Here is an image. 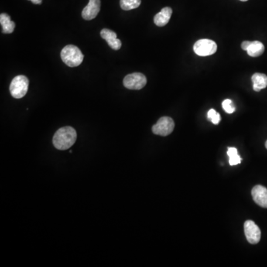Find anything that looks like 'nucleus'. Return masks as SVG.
<instances>
[{"mask_svg": "<svg viewBox=\"0 0 267 267\" xmlns=\"http://www.w3.org/2000/svg\"><path fill=\"white\" fill-rule=\"evenodd\" d=\"M222 107L224 108V111L228 114H232L235 111V107L233 105L232 101L230 99H227L222 103Z\"/></svg>", "mask_w": 267, "mask_h": 267, "instance_id": "nucleus-17", "label": "nucleus"}, {"mask_svg": "<svg viewBox=\"0 0 267 267\" xmlns=\"http://www.w3.org/2000/svg\"><path fill=\"white\" fill-rule=\"evenodd\" d=\"M195 53L200 56H210L217 52V44L211 39H200L194 45Z\"/></svg>", "mask_w": 267, "mask_h": 267, "instance_id": "nucleus-4", "label": "nucleus"}, {"mask_svg": "<svg viewBox=\"0 0 267 267\" xmlns=\"http://www.w3.org/2000/svg\"><path fill=\"white\" fill-rule=\"evenodd\" d=\"M240 1H241V2H247L248 0H240Z\"/></svg>", "mask_w": 267, "mask_h": 267, "instance_id": "nucleus-22", "label": "nucleus"}, {"mask_svg": "<svg viewBox=\"0 0 267 267\" xmlns=\"http://www.w3.org/2000/svg\"><path fill=\"white\" fill-rule=\"evenodd\" d=\"M100 36L108 42V46L114 50H119L122 46V42L117 38V34L111 30L104 28L100 32Z\"/></svg>", "mask_w": 267, "mask_h": 267, "instance_id": "nucleus-10", "label": "nucleus"}, {"mask_svg": "<svg viewBox=\"0 0 267 267\" xmlns=\"http://www.w3.org/2000/svg\"><path fill=\"white\" fill-rule=\"evenodd\" d=\"M172 9L169 7L162 8L160 12L158 13L154 18L155 25L159 27L165 26L170 20L172 17Z\"/></svg>", "mask_w": 267, "mask_h": 267, "instance_id": "nucleus-11", "label": "nucleus"}, {"mask_svg": "<svg viewBox=\"0 0 267 267\" xmlns=\"http://www.w3.org/2000/svg\"><path fill=\"white\" fill-rule=\"evenodd\" d=\"M254 91H260L267 87V76L264 73H255L251 77Z\"/></svg>", "mask_w": 267, "mask_h": 267, "instance_id": "nucleus-12", "label": "nucleus"}, {"mask_svg": "<svg viewBox=\"0 0 267 267\" xmlns=\"http://www.w3.org/2000/svg\"><path fill=\"white\" fill-rule=\"evenodd\" d=\"M29 81L25 76L19 75L14 77L10 85V92L14 98L20 99L28 92Z\"/></svg>", "mask_w": 267, "mask_h": 267, "instance_id": "nucleus-3", "label": "nucleus"}, {"mask_svg": "<svg viewBox=\"0 0 267 267\" xmlns=\"http://www.w3.org/2000/svg\"><path fill=\"white\" fill-rule=\"evenodd\" d=\"M265 146H266V148H267V142H266Z\"/></svg>", "mask_w": 267, "mask_h": 267, "instance_id": "nucleus-23", "label": "nucleus"}, {"mask_svg": "<svg viewBox=\"0 0 267 267\" xmlns=\"http://www.w3.org/2000/svg\"><path fill=\"white\" fill-rule=\"evenodd\" d=\"M207 117L214 125H217L220 123V120H221L220 114L217 113L215 110L213 109V108L208 111Z\"/></svg>", "mask_w": 267, "mask_h": 267, "instance_id": "nucleus-16", "label": "nucleus"}, {"mask_svg": "<svg viewBox=\"0 0 267 267\" xmlns=\"http://www.w3.org/2000/svg\"><path fill=\"white\" fill-rule=\"evenodd\" d=\"M0 23L2 27V33L11 34L15 28V22L11 20V18L7 14H1L0 15Z\"/></svg>", "mask_w": 267, "mask_h": 267, "instance_id": "nucleus-14", "label": "nucleus"}, {"mask_svg": "<svg viewBox=\"0 0 267 267\" xmlns=\"http://www.w3.org/2000/svg\"><path fill=\"white\" fill-rule=\"evenodd\" d=\"M77 137L74 128L71 126L63 127L55 133L53 138V145L58 150H67L75 143Z\"/></svg>", "mask_w": 267, "mask_h": 267, "instance_id": "nucleus-1", "label": "nucleus"}, {"mask_svg": "<svg viewBox=\"0 0 267 267\" xmlns=\"http://www.w3.org/2000/svg\"><path fill=\"white\" fill-rule=\"evenodd\" d=\"M251 196L254 201L263 208H267V189L261 185H257L251 189Z\"/></svg>", "mask_w": 267, "mask_h": 267, "instance_id": "nucleus-9", "label": "nucleus"}, {"mask_svg": "<svg viewBox=\"0 0 267 267\" xmlns=\"http://www.w3.org/2000/svg\"><path fill=\"white\" fill-rule=\"evenodd\" d=\"M237 148H234V147H229L228 152H227V155L229 157L233 156V155H237Z\"/></svg>", "mask_w": 267, "mask_h": 267, "instance_id": "nucleus-19", "label": "nucleus"}, {"mask_svg": "<svg viewBox=\"0 0 267 267\" xmlns=\"http://www.w3.org/2000/svg\"><path fill=\"white\" fill-rule=\"evenodd\" d=\"M141 0H121V7L124 11L135 9L141 5Z\"/></svg>", "mask_w": 267, "mask_h": 267, "instance_id": "nucleus-15", "label": "nucleus"}, {"mask_svg": "<svg viewBox=\"0 0 267 267\" xmlns=\"http://www.w3.org/2000/svg\"><path fill=\"white\" fill-rule=\"evenodd\" d=\"M100 0H89V4L82 12V17L86 20H91L97 16L100 11Z\"/></svg>", "mask_w": 267, "mask_h": 267, "instance_id": "nucleus-8", "label": "nucleus"}, {"mask_svg": "<svg viewBox=\"0 0 267 267\" xmlns=\"http://www.w3.org/2000/svg\"><path fill=\"white\" fill-rule=\"evenodd\" d=\"M250 44H251L250 41H244L241 44V48H242L243 50L247 51Z\"/></svg>", "mask_w": 267, "mask_h": 267, "instance_id": "nucleus-20", "label": "nucleus"}, {"mask_svg": "<svg viewBox=\"0 0 267 267\" xmlns=\"http://www.w3.org/2000/svg\"><path fill=\"white\" fill-rule=\"evenodd\" d=\"M241 162V157L237 155H233V156L230 157V160H229V162H230V166H234V165L239 164Z\"/></svg>", "mask_w": 267, "mask_h": 267, "instance_id": "nucleus-18", "label": "nucleus"}, {"mask_svg": "<svg viewBox=\"0 0 267 267\" xmlns=\"http://www.w3.org/2000/svg\"><path fill=\"white\" fill-rule=\"evenodd\" d=\"M147 79L142 73H132L128 74L124 78V85L127 89L131 90H140L145 87Z\"/></svg>", "mask_w": 267, "mask_h": 267, "instance_id": "nucleus-6", "label": "nucleus"}, {"mask_svg": "<svg viewBox=\"0 0 267 267\" xmlns=\"http://www.w3.org/2000/svg\"><path fill=\"white\" fill-rule=\"evenodd\" d=\"M32 3L35 4V5H40L42 4V0H30Z\"/></svg>", "mask_w": 267, "mask_h": 267, "instance_id": "nucleus-21", "label": "nucleus"}, {"mask_svg": "<svg viewBox=\"0 0 267 267\" xmlns=\"http://www.w3.org/2000/svg\"><path fill=\"white\" fill-rule=\"evenodd\" d=\"M175 128V122L173 119L169 117H162L159 119L155 125L152 127L154 134L160 136H168Z\"/></svg>", "mask_w": 267, "mask_h": 267, "instance_id": "nucleus-5", "label": "nucleus"}, {"mask_svg": "<svg viewBox=\"0 0 267 267\" xmlns=\"http://www.w3.org/2000/svg\"><path fill=\"white\" fill-rule=\"evenodd\" d=\"M264 51H265V47L262 42L259 41H253L251 42L247 52L251 57H258L264 53Z\"/></svg>", "mask_w": 267, "mask_h": 267, "instance_id": "nucleus-13", "label": "nucleus"}, {"mask_svg": "<svg viewBox=\"0 0 267 267\" xmlns=\"http://www.w3.org/2000/svg\"><path fill=\"white\" fill-rule=\"evenodd\" d=\"M244 233L247 241L251 244H257L261 240V232L259 227L252 220H247L244 223Z\"/></svg>", "mask_w": 267, "mask_h": 267, "instance_id": "nucleus-7", "label": "nucleus"}, {"mask_svg": "<svg viewBox=\"0 0 267 267\" xmlns=\"http://www.w3.org/2000/svg\"><path fill=\"white\" fill-rule=\"evenodd\" d=\"M83 53L81 51L73 45L66 46L61 52V59L65 64L69 67H77L83 61Z\"/></svg>", "mask_w": 267, "mask_h": 267, "instance_id": "nucleus-2", "label": "nucleus"}]
</instances>
